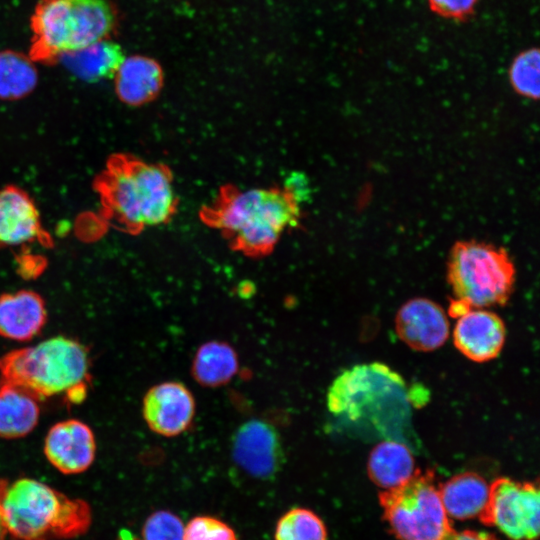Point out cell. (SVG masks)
<instances>
[{"mask_svg":"<svg viewBox=\"0 0 540 540\" xmlns=\"http://www.w3.org/2000/svg\"><path fill=\"white\" fill-rule=\"evenodd\" d=\"M45 320V304L37 293L21 290L0 297V335L26 341L39 333Z\"/></svg>","mask_w":540,"mask_h":540,"instance_id":"obj_16","label":"cell"},{"mask_svg":"<svg viewBox=\"0 0 540 540\" xmlns=\"http://www.w3.org/2000/svg\"><path fill=\"white\" fill-rule=\"evenodd\" d=\"M398 337L416 351L441 347L449 336V322L443 308L434 301L417 297L405 302L395 318Z\"/></svg>","mask_w":540,"mask_h":540,"instance_id":"obj_11","label":"cell"},{"mask_svg":"<svg viewBox=\"0 0 540 540\" xmlns=\"http://www.w3.org/2000/svg\"><path fill=\"white\" fill-rule=\"evenodd\" d=\"M0 372L5 382L36 398L66 394L78 400L84 395L88 356L80 343L58 336L6 354Z\"/></svg>","mask_w":540,"mask_h":540,"instance_id":"obj_3","label":"cell"},{"mask_svg":"<svg viewBox=\"0 0 540 540\" xmlns=\"http://www.w3.org/2000/svg\"><path fill=\"white\" fill-rule=\"evenodd\" d=\"M298 204L285 190L253 188L226 192L207 213L209 222L248 254L266 253L300 217Z\"/></svg>","mask_w":540,"mask_h":540,"instance_id":"obj_2","label":"cell"},{"mask_svg":"<svg viewBox=\"0 0 540 540\" xmlns=\"http://www.w3.org/2000/svg\"><path fill=\"white\" fill-rule=\"evenodd\" d=\"M275 540H327V530L321 518L306 508H292L278 520Z\"/></svg>","mask_w":540,"mask_h":540,"instance_id":"obj_23","label":"cell"},{"mask_svg":"<svg viewBox=\"0 0 540 540\" xmlns=\"http://www.w3.org/2000/svg\"><path fill=\"white\" fill-rule=\"evenodd\" d=\"M184 525L174 513L160 510L152 513L142 529L143 540H183Z\"/></svg>","mask_w":540,"mask_h":540,"instance_id":"obj_25","label":"cell"},{"mask_svg":"<svg viewBox=\"0 0 540 540\" xmlns=\"http://www.w3.org/2000/svg\"><path fill=\"white\" fill-rule=\"evenodd\" d=\"M383 516L399 540H448L455 532L430 471L379 494Z\"/></svg>","mask_w":540,"mask_h":540,"instance_id":"obj_7","label":"cell"},{"mask_svg":"<svg viewBox=\"0 0 540 540\" xmlns=\"http://www.w3.org/2000/svg\"><path fill=\"white\" fill-rule=\"evenodd\" d=\"M117 24L109 0H41L31 17V58L52 62L107 39Z\"/></svg>","mask_w":540,"mask_h":540,"instance_id":"obj_4","label":"cell"},{"mask_svg":"<svg viewBox=\"0 0 540 540\" xmlns=\"http://www.w3.org/2000/svg\"><path fill=\"white\" fill-rule=\"evenodd\" d=\"M6 535H7V532L4 527L3 520L0 513V540H4Z\"/></svg>","mask_w":540,"mask_h":540,"instance_id":"obj_30","label":"cell"},{"mask_svg":"<svg viewBox=\"0 0 540 540\" xmlns=\"http://www.w3.org/2000/svg\"><path fill=\"white\" fill-rule=\"evenodd\" d=\"M508 79L520 96L538 100L540 95V52L537 47L527 48L512 59Z\"/></svg>","mask_w":540,"mask_h":540,"instance_id":"obj_24","label":"cell"},{"mask_svg":"<svg viewBox=\"0 0 540 540\" xmlns=\"http://www.w3.org/2000/svg\"><path fill=\"white\" fill-rule=\"evenodd\" d=\"M539 515L538 485L501 477L491 484L487 504L479 519L512 540H536Z\"/></svg>","mask_w":540,"mask_h":540,"instance_id":"obj_8","label":"cell"},{"mask_svg":"<svg viewBox=\"0 0 540 540\" xmlns=\"http://www.w3.org/2000/svg\"><path fill=\"white\" fill-rule=\"evenodd\" d=\"M489 488L474 472L457 474L438 487L448 517L457 520L479 517L487 504Z\"/></svg>","mask_w":540,"mask_h":540,"instance_id":"obj_18","label":"cell"},{"mask_svg":"<svg viewBox=\"0 0 540 540\" xmlns=\"http://www.w3.org/2000/svg\"><path fill=\"white\" fill-rule=\"evenodd\" d=\"M285 191L298 203L307 200L308 198V180L305 176L299 173L291 175L287 179Z\"/></svg>","mask_w":540,"mask_h":540,"instance_id":"obj_28","label":"cell"},{"mask_svg":"<svg viewBox=\"0 0 540 540\" xmlns=\"http://www.w3.org/2000/svg\"><path fill=\"white\" fill-rule=\"evenodd\" d=\"M163 69L154 58L125 57L115 73V91L125 104L140 106L152 101L162 89Z\"/></svg>","mask_w":540,"mask_h":540,"instance_id":"obj_15","label":"cell"},{"mask_svg":"<svg viewBox=\"0 0 540 540\" xmlns=\"http://www.w3.org/2000/svg\"><path fill=\"white\" fill-rule=\"evenodd\" d=\"M95 438L91 429L79 420H66L49 430L44 452L60 472L77 474L90 467L95 458Z\"/></svg>","mask_w":540,"mask_h":540,"instance_id":"obj_13","label":"cell"},{"mask_svg":"<svg viewBox=\"0 0 540 540\" xmlns=\"http://www.w3.org/2000/svg\"><path fill=\"white\" fill-rule=\"evenodd\" d=\"M447 279L454 298L470 308L504 305L513 291L515 267L502 247L458 241L450 251Z\"/></svg>","mask_w":540,"mask_h":540,"instance_id":"obj_6","label":"cell"},{"mask_svg":"<svg viewBox=\"0 0 540 540\" xmlns=\"http://www.w3.org/2000/svg\"><path fill=\"white\" fill-rule=\"evenodd\" d=\"M38 419L37 398L25 389L4 381L0 385V436L22 437L33 430Z\"/></svg>","mask_w":540,"mask_h":540,"instance_id":"obj_21","label":"cell"},{"mask_svg":"<svg viewBox=\"0 0 540 540\" xmlns=\"http://www.w3.org/2000/svg\"><path fill=\"white\" fill-rule=\"evenodd\" d=\"M448 540H497L494 536L477 531L465 530L454 532Z\"/></svg>","mask_w":540,"mask_h":540,"instance_id":"obj_29","label":"cell"},{"mask_svg":"<svg viewBox=\"0 0 540 540\" xmlns=\"http://www.w3.org/2000/svg\"><path fill=\"white\" fill-rule=\"evenodd\" d=\"M416 471L411 450L400 441L392 439L381 441L369 454L368 476L382 491L401 486Z\"/></svg>","mask_w":540,"mask_h":540,"instance_id":"obj_17","label":"cell"},{"mask_svg":"<svg viewBox=\"0 0 540 540\" xmlns=\"http://www.w3.org/2000/svg\"><path fill=\"white\" fill-rule=\"evenodd\" d=\"M37 71L31 60L15 51L0 52V98L20 99L37 84Z\"/></svg>","mask_w":540,"mask_h":540,"instance_id":"obj_22","label":"cell"},{"mask_svg":"<svg viewBox=\"0 0 540 540\" xmlns=\"http://www.w3.org/2000/svg\"><path fill=\"white\" fill-rule=\"evenodd\" d=\"M232 457L248 474L257 478H269L283 464L284 451L280 434L266 421H246L234 434Z\"/></svg>","mask_w":540,"mask_h":540,"instance_id":"obj_9","label":"cell"},{"mask_svg":"<svg viewBox=\"0 0 540 540\" xmlns=\"http://www.w3.org/2000/svg\"><path fill=\"white\" fill-rule=\"evenodd\" d=\"M239 367L238 355L227 342L212 340L198 347L191 365V374L201 386L221 387L229 383Z\"/></svg>","mask_w":540,"mask_h":540,"instance_id":"obj_20","label":"cell"},{"mask_svg":"<svg viewBox=\"0 0 540 540\" xmlns=\"http://www.w3.org/2000/svg\"><path fill=\"white\" fill-rule=\"evenodd\" d=\"M429 9L444 19L463 22L471 18L479 0H426Z\"/></svg>","mask_w":540,"mask_h":540,"instance_id":"obj_27","label":"cell"},{"mask_svg":"<svg viewBox=\"0 0 540 540\" xmlns=\"http://www.w3.org/2000/svg\"><path fill=\"white\" fill-rule=\"evenodd\" d=\"M35 240L48 241L33 200L15 186L0 189V247Z\"/></svg>","mask_w":540,"mask_h":540,"instance_id":"obj_14","label":"cell"},{"mask_svg":"<svg viewBox=\"0 0 540 540\" xmlns=\"http://www.w3.org/2000/svg\"><path fill=\"white\" fill-rule=\"evenodd\" d=\"M124 58L122 48L107 38L67 52L59 60L77 78L96 82L115 75Z\"/></svg>","mask_w":540,"mask_h":540,"instance_id":"obj_19","label":"cell"},{"mask_svg":"<svg viewBox=\"0 0 540 540\" xmlns=\"http://www.w3.org/2000/svg\"><path fill=\"white\" fill-rule=\"evenodd\" d=\"M195 410L193 394L179 381L156 384L143 399V417L148 427L164 437H175L188 430Z\"/></svg>","mask_w":540,"mask_h":540,"instance_id":"obj_10","label":"cell"},{"mask_svg":"<svg viewBox=\"0 0 540 540\" xmlns=\"http://www.w3.org/2000/svg\"><path fill=\"white\" fill-rule=\"evenodd\" d=\"M94 188L105 216L132 233L165 223L175 211L170 172L161 165L130 156H112Z\"/></svg>","mask_w":540,"mask_h":540,"instance_id":"obj_1","label":"cell"},{"mask_svg":"<svg viewBox=\"0 0 540 540\" xmlns=\"http://www.w3.org/2000/svg\"><path fill=\"white\" fill-rule=\"evenodd\" d=\"M75 500L31 478L0 481V513L18 540L68 539Z\"/></svg>","mask_w":540,"mask_h":540,"instance_id":"obj_5","label":"cell"},{"mask_svg":"<svg viewBox=\"0 0 540 540\" xmlns=\"http://www.w3.org/2000/svg\"><path fill=\"white\" fill-rule=\"evenodd\" d=\"M506 337L503 320L484 308H470L454 326L455 347L468 359L482 363L496 358Z\"/></svg>","mask_w":540,"mask_h":540,"instance_id":"obj_12","label":"cell"},{"mask_svg":"<svg viewBox=\"0 0 540 540\" xmlns=\"http://www.w3.org/2000/svg\"><path fill=\"white\" fill-rule=\"evenodd\" d=\"M122 540H126V539H122ZM129 540H137V539H129Z\"/></svg>","mask_w":540,"mask_h":540,"instance_id":"obj_31","label":"cell"},{"mask_svg":"<svg viewBox=\"0 0 540 540\" xmlns=\"http://www.w3.org/2000/svg\"><path fill=\"white\" fill-rule=\"evenodd\" d=\"M183 540H238L235 531L212 516H196L184 528Z\"/></svg>","mask_w":540,"mask_h":540,"instance_id":"obj_26","label":"cell"}]
</instances>
